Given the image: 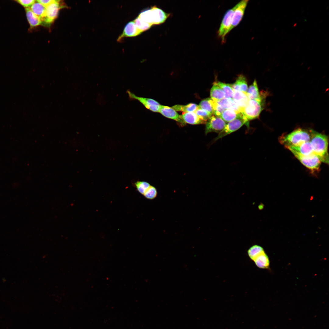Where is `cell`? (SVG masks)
<instances>
[{"instance_id": "obj_20", "label": "cell", "mask_w": 329, "mask_h": 329, "mask_svg": "<svg viewBox=\"0 0 329 329\" xmlns=\"http://www.w3.org/2000/svg\"><path fill=\"white\" fill-rule=\"evenodd\" d=\"M232 84V88L234 90L246 93L248 88L246 78L242 74L239 75L235 82Z\"/></svg>"}, {"instance_id": "obj_28", "label": "cell", "mask_w": 329, "mask_h": 329, "mask_svg": "<svg viewBox=\"0 0 329 329\" xmlns=\"http://www.w3.org/2000/svg\"><path fill=\"white\" fill-rule=\"evenodd\" d=\"M198 107L213 115V100L210 98H207L202 100Z\"/></svg>"}, {"instance_id": "obj_6", "label": "cell", "mask_w": 329, "mask_h": 329, "mask_svg": "<svg viewBox=\"0 0 329 329\" xmlns=\"http://www.w3.org/2000/svg\"><path fill=\"white\" fill-rule=\"evenodd\" d=\"M248 122L249 121L243 116L236 119L228 122L226 124L224 129L214 139V142L237 131L244 124H248Z\"/></svg>"}, {"instance_id": "obj_30", "label": "cell", "mask_w": 329, "mask_h": 329, "mask_svg": "<svg viewBox=\"0 0 329 329\" xmlns=\"http://www.w3.org/2000/svg\"><path fill=\"white\" fill-rule=\"evenodd\" d=\"M135 184L138 191L143 195L151 186L149 183L145 181H137L135 183Z\"/></svg>"}, {"instance_id": "obj_29", "label": "cell", "mask_w": 329, "mask_h": 329, "mask_svg": "<svg viewBox=\"0 0 329 329\" xmlns=\"http://www.w3.org/2000/svg\"><path fill=\"white\" fill-rule=\"evenodd\" d=\"M138 29L142 33L149 29L152 25L137 17L133 21Z\"/></svg>"}, {"instance_id": "obj_12", "label": "cell", "mask_w": 329, "mask_h": 329, "mask_svg": "<svg viewBox=\"0 0 329 329\" xmlns=\"http://www.w3.org/2000/svg\"><path fill=\"white\" fill-rule=\"evenodd\" d=\"M246 93L249 100L254 99L265 101V98L267 95L266 92H263L261 93L259 92L257 83L255 79L248 88Z\"/></svg>"}, {"instance_id": "obj_17", "label": "cell", "mask_w": 329, "mask_h": 329, "mask_svg": "<svg viewBox=\"0 0 329 329\" xmlns=\"http://www.w3.org/2000/svg\"><path fill=\"white\" fill-rule=\"evenodd\" d=\"M181 118L186 123L196 125L206 123L196 115L195 112L184 113L180 115Z\"/></svg>"}, {"instance_id": "obj_3", "label": "cell", "mask_w": 329, "mask_h": 329, "mask_svg": "<svg viewBox=\"0 0 329 329\" xmlns=\"http://www.w3.org/2000/svg\"><path fill=\"white\" fill-rule=\"evenodd\" d=\"M169 15L161 9L156 6H153L150 9L142 11L138 17L152 26L163 23Z\"/></svg>"}, {"instance_id": "obj_13", "label": "cell", "mask_w": 329, "mask_h": 329, "mask_svg": "<svg viewBox=\"0 0 329 329\" xmlns=\"http://www.w3.org/2000/svg\"><path fill=\"white\" fill-rule=\"evenodd\" d=\"M142 32L137 28L134 21L129 22L125 26L122 33L117 39L118 41L126 37H132L137 36Z\"/></svg>"}, {"instance_id": "obj_21", "label": "cell", "mask_w": 329, "mask_h": 329, "mask_svg": "<svg viewBox=\"0 0 329 329\" xmlns=\"http://www.w3.org/2000/svg\"><path fill=\"white\" fill-rule=\"evenodd\" d=\"M253 261L256 266L260 268L268 269L269 267V259L265 252L256 257Z\"/></svg>"}, {"instance_id": "obj_15", "label": "cell", "mask_w": 329, "mask_h": 329, "mask_svg": "<svg viewBox=\"0 0 329 329\" xmlns=\"http://www.w3.org/2000/svg\"><path fill=\"white\" fill-rule=\"evenodd\" d=\"M286 148L290 151H294L303 155L308 156L314 154L310 141L296 146L288 147Z\"/></svg>"}, {"instance_id": "obj_22", "label": "cell", "mask_w": 329, "mask_h": 329, "mask_svg": "<svg viewBox=\"0 0 329 329\" xmlns=\"http://www.w3.org/2000/svg\"><path fill=\"white\" fill-rule=\"evenodd\" d=\"M25 11L28 21L31 27H33L42 24L40 18L35 14L30 8H26Z\"/></svg>"}, {"instance_id": "obj_31", "label": "cell", "mask_w": 329, "mask_h": 329, "mask_svg": "<svg viewBox=\"0 0 329 329\" xmlns=\"http://www.w3.org/2000/svg\"><path fill=\"white\" fill-rule=\"evenodd\" d=\"M194 112L200 119L206 122L213 115L199 107Z\"/></svg>"}, {"instance_id": "obj_16", "label": "cell", "mask_w": 329, "mask_h": 329, "mask_svg": "<svg viewBox=\"0 0 329 329\" xmlns=\"http://www.w3.org/2000/svg\"><path fill=\"white\" fill-rule=\"evenodd\" d=\"M216 102L225 109H232L239 113L242 112L243 110L233 99L225 97Z\"/></svg>"}, {"instance_id": "obj_2", "label": "cell", "mask_w": 329, "mask_h": 329, "mask_svg": "<svg viewBox=\"0 0 329 329\" xmlns=\"http://www.w3.org/2000/svg\"><path fill=\"white\" fill-rule=\"evenodd\" d=\"M310 130L299 128L288 134L282 135L279 140L280 143L286 148L298 146L310 141Z\"/></svg>"}, {"instance_id": "obj_19", "label": "cell", "mask_w": 329, "mask_h": 329, "mask_svg": "<svg viewBox=\"0 0 329 329\" xmlns=\"http://www.w3.org/2000/svg\"><path fill=\"white\" fill-rule=\"evenodd\" d=\"M242 112H238L233 110L225 109L220 117L225 122L228 123L236 119L243 117Z\"/></svg>"}, {"instance_id": "obj_14", "label": "cell", "mask_w": 329, "mask_h": 329, "mask_svg": "<svg viewBox=\"0 0 329 329\" xmlns=\"http://www.w3.org/2000/svg\"><path fill=\"white\" fill-rule=\"evenodd\" d=\"M158 112L164 116L174 120L183 125L185 124L180 115L172 108L161 105Z\"/></svg>"}, {"instance_id": "obj_24", "label": "cell", "mask_w": 329, "mask_h": 329, "mask_svg": "<svg viewBox=\"0 0 329 329\" xmlns=\"http://www.w3.org/2000/svg\"><path fill=\"white\" fill-rule=\"evenodd\" d=\"M30 9L35 14L40 18L42 21L44 16L46 7L35 1Z\"/></svg>"}, {"instance_id": "obj_9", "label": "cell", "mask_w": 329, "mask_h": 329, "mask_svg": "<svg viewBox=\"0 0 329 329\" xmlns=\"http://www.w3.org/2000/svg\"><path fill=\"white\" fill-rule=\"evenodd\" d=\"M126 92L130 100H137L147 109L153 112H158L161 105L156 101L137 96L129 90H127Z\"/></svg>"}, {"instance_id": "obj_33", "label": "cell", "mask_w": 329, "mask_h": 329, "mask_svg": "<svg viewBox=\"0 0 329 329\" xmlns=\"http://www.w3.org/2000/svg\"><path fill=\"white\" fill-rule=\"evenodd\" d=\"M213 115L219 117H220L222 113L225 109L218 104L216 101L213 100Z\"/></svg>"}, {"instance_id": "obj_11", "label": "cell", "mask_w": 329, "mask_h": 329, "mask_svg": "<svg viewBox=\"0 0 329 329\" xmlns=\"http://www.w3.org/2000/svg\"><path fill=\"white\" fill-rule=\"evenodd\" d=\"M248 2L247 0L241 1L233 8L231 30L237 26L241 20Z\"/></svg>"}, {"instance_id": "obj_25", "label": "cell", "mask_w": 329, "mask_h": 329, "mask_svg": "<svg viewBox=\"0 0 329 329\" xmlns=\"http://www.w3.org/2000/svg\"><path fill=\"white\" fill-rule=\"evenodd\" d=\"M198 105L194 103H190L187 105H175L172 108L176 111H181L185 113L194 112L198 108Z\"/></svg>"}, {"instance_id": "obj_18", "label": "cell", "mask_w": 329, "mask_h": 329, "mask_svg": "<svg viewBox=\"0 0 329 329\" xmlns=\"http://www.w3.org/2000/svg\"><path fill=\"white\" fill-rule=\"evenodd\" d=\"M233 99L242 109L247 105L249 101L246 93L234 90Z\"/></svg>"}, {"instance_id": "obj_34", "label": "cell", "mask_w": 329, "mask_h": 329, "mask_svg": "<svg viewBox=\"0 0 329 329\" xmlns=\"http://www.w3.org/2000/svg\"><path fill=\"white\" fill-rule=\"evenodd\" d=\"M16 1L20 5L26 8H30L35 2V0H18Z\"/></svg>"}, {"instance_id": "obj_26", "label": "cell", "mask_w": 329, "mask_h": 329, "mask_svg": "<svg viewBox=\"0 0 329 329\" xmlns=\"http://www.w3.org/2000/svg\"><path fill=\"white\" fill-rule=\"evenodd\" d=\"M223 90L225 94V98L233 99V90L232 84L226 83L216 81L214 82Z\"/></svg>"}, {"instance_id": "obj_1", "label": "cell", "mask_w": 329, "mask_h": 329, "mask_svg": "<svg viewBox=\"0 0 329 329\" xmlns=\"http://www.w3.org/2000/svg\"><path fill=\"white\" fill-rule=\"evenodd\" d=\"M310 142L313 153L318 157L321 162L328 164V137L324 134L313 129H310Z\"/></svg>"}, {"instance_id": "obj_10", "label": "cell", "mask_w": 329, "mask_h": 329, "mask_svg": "<svg viewBox=\"0 0 329 329\" xmlns=\"http://www.w3.org/2000/svg\"><path fill=\"white\" fill-rule=\"evenodd\" d=\"M233 13V8L226 12L218 31V36L221 39L223 42L225 41L226 35L231 30Z\"/></svg>"}, {"instance_id": "obj_4", "label": "cell", "mask_w": 329, "mask_h": 329, "mask_svg": "<svg viewBox=\"0 0 329 329\" xmlns=\"http://www.w3.org/2000/svg\"><path fill=\"white\" fill-rule=\"evenodd\" d=\"M265 102V101L249 100L242 112L244 117L249 121L258 118L264 109Z\"/></svg>"}, {"instance_id": "obj_5", "label": "cell", "mask_w": 329, "mask_h": 329, "mask_svg": "<svg viewBox=\"0 0 329 329\" xmlns=\"http://www.w3.org/2000/svg\"><path fill=\"white\" fill-rule=\"evenodd\" d=\"M294 156L304 166L314 174L319 171L321 161L315 154L306 156L291 151Z\"/></svg>"}, {"instance_id": "obj_8", "label": "cell", "mask_w": 329, "mask_h": 329, "mask_svg": "<svg viewBox=\"0 0 329 329\" xmlns=\"http://www.w3.org/2000/svg\"><path fill=\"white\" fill-rule=\"evenodd\" d=\"M226 123L220 117L213 115L206 123L205 134L211 132L219 133L225 128Z\"/></svg>"}, {"instance_id": "obj_35", "label": "cell", "mask_w": 329, "mask_h": 329, "mask_svg": "<svg viewBox=\"0 0 329 329\" xmlns=\"http://www.w3.org/2000/svg\"><path fill=\"white\" fill-rule=\"evenodd\" d=\"M37 1L45 7H46L51 3L53 0H37Z\"/></svg>"}, {"instance_id": "obj_23", "label": "cell", "mask_w": 329, "mask_h": 329, "mask_svg": "<svg viewBox=\"0 0 329 329\" xmlns=\"http://www.w3.org/2000/svg\"><path fill=\"white\" fill-rule=\"evenodd\" d=\"M211 99L216 101L225 97V94L222 89L214 82L210 91Z\"/></svg>"}, {"instance_id": "obj_27", "label": "cell", "mask_w": 329, "mask_h": 329, "mask_svg": "<svg viewBox=\"0 0 329 329\" xmlns=\"http://www.w3.org/2000/svg\"><path fill=\"white\" fill-rule=\"evenodd\" d=\"M264 252V248L262 246L257 245H254L248 249L247 253L250 259L253 261L256 257Z\"/></svg>"}, {"instance_id": "obj_32", "label": "cell", "mask_w": 329, "mask_h": 329, "mask_svg": "<svg viewBox=\"0 0 329 329\" xmlns=\"http://www.w3.org/2000/svg\"><path fill=\"white\" fill-rule=\"evenodd\" d=\"M157 192L156 188L150 186L145 192L143 195L148 199L153 200L157 197Z\"/></svg>"}, {"instance_id": "obj_7", "label": "cell", "mask_w": 329, "mask_h": 329, "mask_svg": "<svg viewBox=\"0 0 329 329\" xmlns=\"http://www.w3.org/2000/svg\"><path fill=\"white\" fill-rule=\"evenodd\" d=\"M60 1L55 0L46 7L44 16L42 20V24L50 25L55 20L62 7Z\"/></svg>"}]
</instances>
